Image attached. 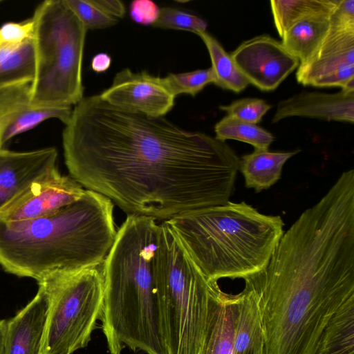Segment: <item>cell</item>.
<instances>
[{"instance_id": "29", "label": "cell", "mask_w": 354, "mask_h": 354, "mask_svg": "<svg viewBox=\"0 0 354 354\" xmlns=\"http://www.w3.org/2000/svg\"><path fill=\"white\" fill-rule=\"evenodd\" d=\"M271 108L272 106L259 98L240 99L229 105L219 106L227 115L254 124L259 123Z\"/></svg>"}, {"instance_id": "21", "label": "cell", "mask_w": 354, "mask_h": 354, "mask_svg": "<svg viewBox=\"0 0 354 354\" xmlns=\"http://www.w3.org/2000/svg\"><path fill=\"white\" fill-rule=\"evenodd\" d=\"M329 17H317L299 21L281 37V44L300 64L315 55L330 28Z\"/></svg>"}, {"instance_id": "1", "label": "cell", "mask_w": 354, "mask_h": 354, "mask_svg": "<svg viewBox=\"0 0 354 354\" xmlns=\"http://www.w3.org/2000/svg\"><path fill=\"white\" fill-rule=\"evenodd\" d=\"M62 144L70 176L128 215L165 221L224 205L234 190L239 158L225 142L100 95L75 104Z\"/></svg>"}, {"instance_id": "11", "label": "cell", "mask_w": 354, "mask_h": 354, "mask_svg": "<svg viewBox=\"0 0 354 354\" xmlns=\"http://www.w3.org/2000/svg\"><path fill=\"white\" fill-rule=\"evenodd\" d=\"M100 95L115 106L153 117H163L170 111L176 97L164 77L127 68L118 72L111 86Z\"/></svg>"}, {"instance_id": "17", "label": "cell", "mask_w": 354, "mask_h": 354, "mask_svg": "<svg viewBox=\"0 0 354 354\" xmlns=\"http://www.w3.org/2000/svg\"><path fill=\"white\" fill-rule=\"evenodd\" d=\"M236 297L215 283L210 299L207 328L201 354H232Z\"/></svg>"}, {"instance_id": "10", "label": "cell", "mask_w": 354, "mask_h": 354, "mask_svg": "<svg viewBox=\"0 0 354 354\" xmlns=\"http://www.w3.org/2000/svg\"><path fill=\"white\" fill-rule=\"evenodd\" d=\"M230 55L249 83L263 91L276 89L299 65L281 42L268 35L243 41Z\"/></svg>"}, {"instance_id": "23", "label": "cell", "mask_w": 354, "mask_h": 354, "mask_svg": "<svg viewBox=\"0 0 354 354\" xmlns=\"http://www.w3.org/2000/svg\"><path fill=\"white\" fill-rule=\"evenodd\" d=\"M339 0H272L274 24L281 37L293 25L303 20L330 17Z\"/></svg>"}, {"instance_id": "9", "label": "cell", "mask_w": 354, "mask_h": 354, "mask_svg": "<svg viewBox=\"0 0 354 354\" xmlns=\"http://www.w3.org/2000/svg\"><path fill=\"white\" fill-rule=\"evenodd\" d=\"M84 189L57 167L37 178L0 209V221L16 222L51 215L77 201Z\"/></svg>"}, {"instance_id": "27", "label": "cell", "mask_w": 354, "mask_h": 354, "mask_svg": "<svg viewBox=\"0 0 354 354\" xmlns=\"http://www.w3.org/2000/svg\"><path fill=\"white\" fill-rule=\"evenodd\" d=\"M153 27L190 31L194 33L206 31L207 24L203 19L172 7L160 8Z\"/></svg>"}, {"instance_id": "16", "label": "cell", "mask_w": 354, "mask_h": 354, "mask_svg": "<svg viewBox=\"0 0 354 354\" xmlns=\"http://www.w3.org/2000/svg\"><path fill=\"white\" fill-rule=\"evenodd\" d=\"M296 78L304 86L354 91V47L328 52L299 65Z\"/></svg>"}, {"instance_id": "28", "label": "cell", "mask_w": 354, "mask_h": 354, "mask_svg": "<svg viewBox=\"0 0 354 354\" xmlns=\"http://www.w3.org/2000/svg\"><path fill=\"white\" fill-rule=\"evenodd\" d=\"M65 1L86 30L103 29L114 26L118 22V19L104 13L93 5L91 0Z\"/></svg>"}, {"instance_id": "32", "label": "cell", "mask_w": 354, "mask_h": 354, "mask_svg": "<svg viewBox=\"0 0 354 354\" xmlns=\"http://www.w3.org/2000/svg\"><path fill=\"white\" fill-rule=\"evenodd\" d=\"M328 20L330 27L354 29V0H339Z\"/></svg>"}, {"instance_id": "5", "label": "cell", "mask_w": 354, "mask_h": 354, "mask_svg": "<svg viewBox=\"0 0 354 354\" xmlns=\"http://www.w3.org/2000/svg\"><path fill=\"white\" fill-rule=\"evenodd\" d=\"M165 222L209 281L258 273L284 233L279 216L261 214L245 202L189 211Z\"/></svg>"}, {"instance_id": "12", "label": "cell", "mask_w": 354, "mask_h": 354, "mask_svg": "<svg viewBox=\"0 0 354 354\" xmlns=\"http://www.w3.org/2000/svg\"><path fill=\"white\" fill-rule=\"evenodd\" d=\"M71 106L39 108L30 102V83L0 88V149L14 136L35 128L46 120L57 118L66 124Z\"/></svg>"}, {"instance_id": "25", "label": "cell", "mask_w": 354, "mask_h": 354, "mask_svg": "<svg viewBox=\"0 0 354 354\" xmlns=\"http://www.w3.org/2000/svg\"><path fill=\"white\" fill-rule=\"evenodd\" d=\"M214 131L215 138L219 140H236L250 144L258 150H268L274 140L268 131L228 115L216 124Z\"/></svg>"}, {"instance_id": "19", "label": "cell", "mask_w": 354, "mask_h": 354, "mask_svg": "<svg viewBox=\"0 0 354 354\" xmlns=\"http://www.w3.org/2000/svg\"><path fill=\"white\" fill-rule=\"evenodd\" d=\"M299 151L288 152L258 150L239 158V169L242 173L245 186L256 192L267 189L281 178L286 162Z\"/></svg>"}, {"instance_id": "13", "label": "cell", "mask_w": 354, "mask_h": 354, "mask_svg": "<svg viewBox=\"0 0 354 354\" xmlns=\"http://www.w3.org/2000/svg\"><path fill=\"white\" fill-rule=\"evenodd\" d=\"M39 285L34 298L6 322L3 354H41L50 301L45 288Z\"/></svg>"}, {"instance_id": "2", "label": "cell", "mask_w": 354, "mask_h": 354, "mask_svg": "<svg viewBox=\"0 0 354 354\" xmlns=\"http://www.w3.org/2000/svg\"><path fill=\"white\" fill-rule=\"evenodd\" d=\"M265 354H315L333 315L354 295V183L339 177L283 233L268 265L245 279Z\"/></svg>"}, {"instance_id": "30", "label": "cell", "mask_w": 354, "mask_h": 354, "mask_svg": "<svg viewBox=\"0 0 354 354\" xmlns=\"http://www.w3.org/2000/svg\"><path fill=\"white\" fill-rule=\"evenodd\" d=\"M34 24L32 18L20 22H8L0 27V46L19 44L32 37Z\"/></svg>"}, {"instance_id": "18", "label": "cell", "mask_w": 354, "mask_h": 354, "mask_svg": "<svg viewBox=\"0 0 354 354\" xmlns=\"http://www.w3.org/2000/svg\"><path fill=\"white\" fill-rule=\"evenodd\" d=\"M232 354H265V340L259 308L246 288L235 295Z\"/></svg>"}, {"instance_id": "4", "label": "cell", "mask_w": 354, "mask_h": 354, "mask_svg": "<svg viewBox=\"0 0 354 354\" xmlns=\"http://www.w3.org/2000/svg\"><path fill=\"white\" fill-rule=\"evenodd\" d=\"M116 234L113 203L86 189L80 199L51 215L0 221V266L37 282L56 272L101 266Z\"/></svg>"}, {"instance_id": "24", "label": "cell", "mask_w": 354, "mask_h": 354, "mask_svg": "<svg viewBox=\"0 0 354 354\" xmlns=\"http://www.w3.org/2000/svg\"><path fill=\"white\" fill-rule=\"evenodd\" d=\"M203 41L212 61L214 84L236 93L244 90L250 84L241 72L232 57L218 40L206 31L196 33Z\"/></svg>"}, {"instance_id": "15", "label": "cell", "mask_w": 354, "mask_h": 354, "mask_svg": "<svg viewBox=\"0 0 354 354\" xmlns=\"http://www.w3.org/2000/svg\"><path fill=\"white\" fill-rule=\"evenodd\" d=\"M292 116L353 123L354 91L335 93L303 91L280 101L272 118L277 122Z\"/></svg>"}, {"instance_id": "31", "label": "cell", "mask_w": 354, "mask_h": 354, "mask_svg": "<svg viewBox=\"0 0 354 354\" xmlns=\"http://www.w3.org/2000/svg\"><path fill=\"white\" fill-rule=\"evenodd\" d=\"M131 18L142 25H152L157 19L160 8L151 0H135L130 4Z\"/></svg>"}, {"instance_id": "22", "label": "cell", "mask_w": 354, "mask_h": 354, "mask_svg": "<svg viewBox=\"0 0 354 354\" xmlns=\"http://www.w3.org/2000/svg\"><path fill=\"white\" fill-rule=\"evenodd\" d=\"M35 73L32 37L0 46V88L31 83Z\"/></svg>"}, {"instance_id": "7", "label": "cell", "mask_w": 354, "mask_h": 354, "mask_svg": "<svg viewBox=\"0 0 354 354\" xmlns=\"http://www.w3.org/2000/svg\"><path fill=\"white\" fill-rule=\"evenodd\" d=\"M159 297L169 354H201L210 299L209 281L171 227L160 223Z\"/></svg>"}, {"instance_id": "20", "label": "cell", "mask_w": 354, "mask_h": 354, "mask_svg": "<svg viewBox=\"0 0 354 354\" xmlns=\"http://www.w3.org/2000/svg\"><path fill=\"white\" fill-rule=\"evenodd\" d=\"M315 354H354V295L324 326Z\"/></svg>"}, {"instance_id": "26", "label": "cell", "mask_w": 354, "mask_h": 354, "mask_svg": "<svg viewBox=\"0 0 354 354\" xmlns=\"http://www.w3.org/2000/svg\"><path fill=\"white\" fill-rule=\"evenodd\" d=\"M172 93L188 94L195 96L205 86L214 83L215 77L212 67L180 73H169L164 77Z\"/></svg>"}, {"instance_id": "6", "label": "cell", "mask_w": 354, "mask_h": 354, "mask_svg": "<svg viewBox=\"0 0 354 354\" xmlns=\"http://www.w3.org/2000/svg\"><path fill=\"white\" fill-rule=\"evenodd\" d=\"M35 73L30 102L39 108L71 106L82 100L86 29L65 0H47L35 10Z\"/></svg>"}, {"instance_id": "8", "label": "cell", "mask_w": 354, "mask_h": 354, "mask_svg": "<svg viewBox=\"0 0 354 354\" xmlns=\"http://www.w3.org/2000/svg\"><path fill=\"white\" fill-rule=\"evenodd\" d=\"M38 284L50 301L41 354H72L86 347L102 313V265L56 272Z\"/></svg>"}, {"instance_id": "34", "label": "cell", "mask_w": 354, "mask_h": 354, "mask_svg": "<svg viewBox=\"0 0 354 354\" xmlns=\"http://www.w3.org/2000/svg\"><path fill=\"white\" fill-rule=\"evenodd\" d=\"M111 63V57L106 53H100L92 59L91 68L97 73H102L109 68Z\"/></svg>"}, {"instance_id": "3", "label": "cell", "mask_w": 354, "mask_h": 354, "mask_svg": "<svg viewBox=\"0 0 354 354\" xmlns=\"http://www.w3.org/2000/svg\"><path fill=\"white\" fill-rule=\"evenodd\" d=\"M160 224L128 215L102 264L100 318L108 349L169 354L159 297Z\"/></svg>"}, {"instance_id": "33", "label": "cell", "mask_w": 354, "mask_h": 354, "mask_svg": "<svg viewBox=\"0 0 354 354\" xmlns=\"http://www.w3.org/2000/svg\"><path fill=\"white\" fill-rule=\"evenodd\" d=\"M91 1L104 13L115 19L122 18L125 14L124 5L119 0H91Z\"/></svg>"}, {"instance_id": "14", "label": "cell", "mask_w": 354, "mask_h": 354, "mask_svg": "<svg viewBox=\"0 0 354 354\" xmlns=\"http://www.w3.org/2000/svg\"><path fill=\"white\" fill-rule=\"evenodd\" d=\"M57 159L54 147L30 151L0 149V209L34 180L57 167Z\"/></svg>"}, {"instance_id": "35", "label": "cell", "mask_w": 354, "mask_h": 354, "mask_svg": "<svg viewBox=\"0 0 354 354\" xmlns=\"http://www.w3.org/2000/svg\"><path fill=\"white\" fill-rule=\"evenodd\" d=\"M6 324V322L5 320L0 319V354H3V340Z\"/></svg>"}]
</instances>
